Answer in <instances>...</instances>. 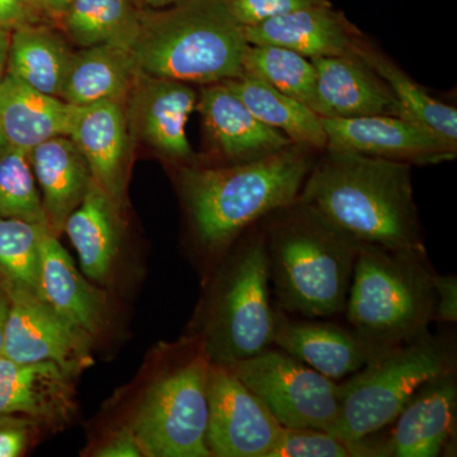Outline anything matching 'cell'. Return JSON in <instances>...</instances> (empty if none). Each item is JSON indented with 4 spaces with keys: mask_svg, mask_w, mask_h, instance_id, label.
Here are the masks:
<instances>
[{
    "mask_svg": "<svg viewBox=\"0 0 457 457\" xmlns=\"http://www.w3.org/2000/svg\"><path fill=\"white\" fill-rule=\"evenodd\" d=\"M40 251L38 296L92 338L101 335L110 320L106 294L84 278L47 224L42 225Z\"/></svg>",
    "mask_w": 457,
    "mask_h": 457,
    "instance_id": "ffe728a7",
    "label": "cell"
},
{
    "mask_svg": "<svg viewBox=\"0 0 457 457\" xmlns=\"http://www.w3.org/2000/svg\"><path fill=\"white\" fill-rule=\"evenodd\" d=\"M129 117L122 102L77 107L71 137L89 165L92 179L121 204L129 165Z\"/></svg>",
    "mask_w": 457,
    "mask_h": 457,
    "instance_id": "d6986e66",
    "label": "cell"
},
{
    "mask_svg": "<svg viewBox=\"0 0 457 457\" xmlns=\"http://www.w3.org/2000/svg\"><path fill=\"white\" fill-rule=\"evenodd\" d=\"M29 159L41 195L45 220L59 237L93 179L89 165L69 137H56L33 147Z\"/></svg>",
    "mask_w": 457,
    "mask_h": 457,
    "instance_id": "603a6c76",
    "label": "cell"
},
{
    "mask_svg": "<svg viewBox=\"0 0 457 457\" xmlns=\"http://www.w3.org/2000/svg\"><path fill=\"white\" fill-rule=\"evenodd\" d=\"M93 456L97 457H143V447L137 441L130 425L116 429L98 445L93 451Z\"/></svg>",
    "mask_w": 457,
    "mask_h": 457,
    "instance_id": "d590c367",
    "label": "cell"
},
{
    "mask_svg": "<svg viewBox=\"0 0 457 457\" xmlns=\"http://www.w3.org/2000/svg\"><path fill=\"white\" fill-rule=\"evenodd\" d=\"M317 71V113L330 119L404 117L386 83L354 53L311 59Z\"/></svg>",
    "mask_w": 457,
    "mask_h": 457,
    "instance_id": "2e32d148",
    "label": "cell"
},
{
    "mask_svg": "<svg viewBox=\"0 0 457 457\" xmlns=\"http://www.w3.org/2000/svg\"><path fill=\"white\" fill-rule=\"evenodd\" d=\"M209 356L197 338L147 386L130 425L147 457H212L206 444Z\"/></svg>",
    "mask_w": 457,
    "mask_h": 457,
    "instance_id": "ba28073f",
    "label": "cell"
},
{
    "mask_svg": "<svg viewBox=\"0 0 457 457\" xmlns=\"http://www.w3.org/2000/svg\"><path fill=\"white\" fill-rule=\"evenodd\" d=\"M285 428L337 432L339 383L279 348H267L228 366Z\"/></svg>",
    "mask_w": 457,
    "mask_h": 457,
    "instance_id": "9c48e42d",
    "label": "cell"
},
{
    "mask_svg": "<svg viewBox=\"0 0 457 457\" xmlns=\"http://www.w3.org/2000/svg\"><path fill=\"white\" fill-rule=\"evenodd\" d=\"M196 108L215 149L230 164L255 161L293 144L260 121L225 83L203 86Z\"/></svg>",
    "mask_w": 457,
    "mask_h": 457,
    "instance_id": "ac0fdd59",
    "label": "cell"
},
{
    "mask_svg": "<svg viewBox=\"0 0 457 457\" xmlns=\"http://www.w3.org/2000/svg\"><path fill=\"white\" fill-rule=\"evenodd\" d=\"M329 3V0H228L234 16L245 27L258 25L299 9Z\"/></svg>",
    "mask_w": 457,
    "mask_h": 457,
    "instance_id": "836d02e7",
    "label": "cell"
},
{
    "mask_svg": "<svg viewBox=\"0 0 457 457\" xmlns=\"http://www.w3.org/2000/svg\"><path fill=\"white\" fill-rule=\"evenodd\" d=\"M436 273L426 249L360 245L345 312L372 359L431 332Z\"/></svg>",
    "mask_w": 457,
    "mask_h": 457,
    "instance_id": "5b68a950",
    "label": "cell"
},
{
    "mask_svg": "<svg viewBox=\"0 0 457 457\" xmlns=\"http://www.w3.org/2000/svg\"><path fill=\"white\" fill-rule=\"evenodd\" d=\"M248 46L228 0H183L141 11L130 51L140 74L207 86L245 75Z\"/></svg>",
    "mask_w": 457,
    "mask_h": 457,
    "instance_id": "277c9868",
    "label": "cell"
},
{
    "mask_svg": "<svg viewBox=\"0 0 457 457\" xmlns=\"http://www.w3.org/2000/svg\"><path fill=\"white\" fill-rule=\"evenodd\" d=\"M257 225L276 308L311 319L345 312L359 243L299 198Z\"/></svg>",
    "mask_w": 457,
    "mask_h": 457,
    "instance_id": "3957f363",
    "label": "cell"
},
{
    "mask_svg": "<svg viewBox=\"0 0 457 457\" xmlns=\"http://www.w3.org/2000/svg\"><path fill=\"white\" fill-rule=\"evenodd\" d=\"M129 98V125L141 139L167 158L191 161L186 126L198 98L192 84L140 74Z\"/></svg>",
    "mask_w": 457,
    "mask_h": 457,
    "instance_id": "5bb4252c",
    "label": "cell"
},
{
    "mask_svg": "<svg viewBox=\"0 0 457 457\" xmlns=\"http://www.w3.org/2000/svg\"><path fill=\"white\" fill-rule=\"evenodd\" d=\"M73 54L68 41L50 27L25 23L12 29L7 74L60 98Z\"/></svg>",
    "mask_w": 457,
    "mask_h": 457,
    "instance_id": "484cf974",
    "label": "cell"
},
{
    "mask_svg": "<svg viewBox=\"0 0 457 457\" xmlns=\"http://www.w3.org/2000/svg\"><path fill=\"white\" fill-rule=\"evenodd\" d=\"M245 75L270 84L317 112V71L309 57L273 45H249Z\"/></svg>",
    "mask_w": 457,
    "mask_h": 457,
    "instance_id": "f546056e",
    "label": "cell"
},
{
    "mask_svg": "<svg viewBox=\"0 0 457 457\" xmlns=\"http://www.w3.org/2000/svg\"><path fill=\"white\" fill-rule=\"evenodd\" d=\"M197 318L196 337L210 361L228 366L273 345L278 308L258 225L245 231L215 264Z\"/></svg>",
    "mask_w": 457,
    "mask_h": 457,
    "instance_id": "8992f818",
    "label": "cell"
},
{
    "mask_svg": "<svg viewBox=\"0 0 457 457\" xmlns=\"http://www.w3.org/2000/svg\"><path fill=\"white\" fill-rule=\"evenodd\" d=\"M457 371L455 337L427 333L370 360L339 381L341 416L336 435L359 441L385 431L420 385Z\"/></svg>",
    "mask_w": 457,
    "mask_h": 457,
    "instance_id": "52a82bcc",
    "label": "cell"
},
{
    "mask_svg": "<svg viewBox=\"0 0 457 457\" xmlns=\"http://www.w3.org/2000/svg\"><path fill=\"white\" fill-rule=\"evenodd\" d=\"M387 435L353 441L320 429L282 427L270 457H389Z\"/></svg>",
    "mask_w": 457,
    "mask_h": 457,
    "instance_id": "d6a6232c",
    "label": "cell"
},
{
    "mask_svg": "<svg viewBox=\"0 0 457 457\" xmlns=\"http://www.w3.org/2000/svg\"><path fill=\"white\" fill-rule=\"evenodd\" d=\"M9 312V297L7 290L0 284V354H2L3 338H4L5 323Z\"/></svg>",
    "mask_w": 457,
    "mask_h": 457,
    "instance_id": "60d3db41",
    "label": "cell"
},
{
    "mask_svg": "<svg viewBox=\"0 0 457 457\" xmlns=\"http://www.w3.org/2000/svg\"><path fill=\"white\" fill-rule=\"evenodd\" d=\"M435 321L456 324L457 321V278L455 275L441 276L436 273Z\"/></svg>",
    "mask_w": 457,
    "mask_h": 457,
    "instance_id": "8d00e7d4",
    "label": "cell"
},
{
    "mask_svg": "<svg viewBox=\"0 0 457 457\" xmlns=\"http://www.w3.org/2000/svg\"><path fill=\"white\" fill-rule=\"evenodd\" d=\"M353 53L374 69L386 83L404 112L405 119L417 122L427 130L457 146V111L431 95L389 57L378 53L362 41L357 42Z\"/></svg>",
    "mask_w": 457,
    "mask_h": 457,
    "instance_id": "83f0119b",
    "label": "cell"
},
{
    "mask_svg": "<svg viewBox=\"0 0 457 457\" xmlns=\"http://www.w3.org/2000/svg\"><path fill=\"white\" fill-rule=\"evenodd\" d=\"M140 14L134 0H74L60 21L68 40L80 49L98 45L130 49Z\"/></svg>",
    "mask_w": 457,
    "mask_h": 457,
    "instance_id": "f1b7e54d",
    "label": "cell"
},
{
    "mask_svg": "<svg viewBox=\"0 0 457 457\" xmlns=\"http://www.w3.org/2000/svg\"><path fill=\"white\" fill-rule=\"evenodd\" d=\"M33 5L36 0H0V26L13 29L32 23Z\"/></svg>",
    "mask_w": 457,
    "mask_h": 457,
    "instance_id": "74e56055",
    "label": "cell"
},
{
    "mask_svg": "<svg viewBox=\"0 0 457 457\" xmlns=\"http://www.w3.org/2000/svg\"><path fill=\"white\" fill-rule=\"evenodd\" d=\"M183 0H134L135 4L141 11H155V9H163L177 4Z\"/></svg>",
    "mask_w": 457,
    "mask_h": 457,
    "instance_id": "b9f144b4",
    "label": "cell"
},
{
    "mask_svg": "<svg viewBox=\"0 0 457 457\" xmlns=\"http://www.w3.org/2000/svg\"><path fill=\"white\" fill-rule=\"evenodd\" d=\"M12 29L0 26V80L7 74L9 49H11Z\"/></svg>",
    "mask_w": 457,
    "mask_h": 457,
    "instance_id": "ab89813d",
    "label": "cell"
},
{
    "mask_svg": "<svg viewBox=\"0 0 457 457\" xmlns=\"http://www.w3.org/2000/svg\"><path fill=\"white\" fill-rule=\"evenodd\" d=\"M326 150L303 182L302 203L360 245L426 249L414 203L413 165Z\"/></svg>",
    "mask_w": 457,
    "mask_h": 457,
    "instance_id": "7a4b0ae2",
    "label": "cell"
},
{
    "mask_svg": "<svg viewBox=\"0 0 457 457\" xmlns=\"http://www.w3.org/2000/svg\"><path fill=\"white\" fill-rule=\"evenodd\" d=\"M7 140H5L4 135H3L2 129H0V150L3 149L5 145H7Z\"/></svg>",
    "mask_w": 457,
    "mask_h": 457,
    "instance_id": "7bdbcfd3",
    "label": "cell"
},
{
    "mask_svg": "<svg viewBox=\"0 0 457 457\" xmlns=\"http://www.w3.org/2000/svg\"><path fill=\"white\" fill-rule=\"evenodd\" d=\"M392 426L389 457L455 456L457 371L420 385Z\"/></svg>",
    "mask_w": 457,
    "mask_h": 457,
    "instance_id": "4fadbf2b",
    "label": "cell"
},
{
    "mask_svg": "<svg viewBox=\"0 0 457 457\" xmlns=\"http://www.w3.org/2000/svg\"><path fill=\"white\" fill-rule=\"evenodd\" d=\"M273 345L337 383L356 374L372 359L350 327L295 317L278 308Z\"/></svg>",
    "mask_w": 457,
    "mask_h": 457,
    "instance_id": "e0dca14e",
    "label": "cell"
},
{
    "mask_svg": "<svg viewBox=\"0 0 457 457\" xmlns=\"http://www.w3.org/2000/svg\"><path fill=\"white\" fill-rule=\"evenodd\" d=\"M77 106L45 95L11 74L0 80V129L9 145L31 152L56 137H69Z\"/></svg>",
    "mask_w": 457,
    "mask_h": 457,
    "instance_id": "7402d4cb",
    "label": "cell"
},
{
    "mask_svg": "<svg viewBox=\"0 0 457 457\" xmlns=\"http://www.w3.org/2000/svg\"><path fill=\"white\" fill-rule=\"evenodd\" d=\"M120 204L95 179L64 225L79 257L80 269L93 281H106L121 248Z\"/></svg>",
    "mask_w": 457,
    "mask_h": 457,
    "instance_id": "cb8c5ba5",
    "label": "cell"
},
{
    "mask_svg": "<svg viewBox=\"0 0 457 457\" xmlns=\"http://www.w3.org/2000/svg\"><path fill=\"white\" fill-rule=\"evenodd\" d=\"M206 444L215 457H270L282 426L227 366L210 363Z\"/></svg>",
    "mask_w": 457,
    "mask_h": 457,
    "instance_id": "8fae6325",
    "label": "cell"
},
{
    "mask_svg": "<svg viewBox=\"0 0 457 457\" xmlns=\"http://www.w3.org/2000/svg\"><path fill=\"white\" fill-rule=\"evenodd\" d=\"M224 83L260 121L284 134L293 144L326 149L323 119L311 107L249 75Z\"/></svg>",
    "mask_w": 457,
    "mask_h": 457,
    "instance_id": "4316f807",
    "label": "cell"
},
{
    "mask_svg": "<svg viewBox=\"0 0 457 457\" xmlns=\"http://www.w3.org/2000/svg\"><path fill=\"white\" fill-rule=\"evenodd\" d=\"M0 219L46 222L29 152L9 144L0 150Z\"/></svg>",
    "mask_w": 457,
    "mask_h": 457,
    "instance_id": "1f68e13d",
    "label": "cell"
},
{
    "mask_svg": "<svg viewBox=\"0 0 457 457\" xmlns=\"http://www.w3.org/2000/svg\"><path fill=\"white\" fill-rule=\"evenodd\" d=\"M314 152L291 144L255 161L183 168L180 192L195 248L206 266L215 267L245 231L299 198Z\"/></svg>",
    "mask_w": 457,
    "mask_h": 457,
    "instance_id": "6da1fadb",
    "label": "cell"
},
{
    "mask_svg": "<svg viewBox=\"0 0 457 457\" xmlns=\"http://www.w3.org/2000/svg\"><path fill=\"white\" fill-rule=\"evenodd\" d=\"M4 288L9 312L3 356L17 362L53 361L75 376L92 365L95 338L62 317L37 294L23 288Z\"/></svg>",
    "mask_w": 457,
    "mask_h": 457,
    "instance_id": "30bf717a",
    "label": "cell"
},
{
    "mask_svg": "<svg viewBox=\"0 0 457 457\" xmlns=\"http://www.w3.org/2000/svg\"><path fill=\"white\" fill-rule=\"evenodd\" d=\"M75 375L53 361L17 362L0 354V414L40 425L68 422L75 413Z\"/></svg>",
    "mask_w": 457,
    "mask_h": 457,
    "instance_id": "9a60e30c",
    "label": "cell"
},
{
    "mask_svg": "<svg viewBox=\"0 0 457 457\" xmlns=\"http://www.w3.org/2000/svg\"><path fill=\"white\" fill-rule=\"evenodd\" d=\"M40 423L16 414H0V457L25 455L40 432Z\"/></svg>",
    "mask_w": 457,
    "mask_h": 457,
    "instance_id": "e575fe53",
    "label": "cell"
},
{
    "mask_svg": "<svg viewBox=\"0 0 457 457\" xmlns=\"http://www.w3.org/2000/svg\"><path fill=\"white\" fill-rule=\"evenodd\" d=\"M74 0H36L38 7L49 16L62 20Z\"/></svg>",
    "mask_w": 457,
    "mask_h": 457,
    "instance_id": "f35d334b",
    "label": "cell"
},
{
    "mask_svg": "<svg viewBox=\"0 0 457 457\" xmlns=\"http://www.w3.org/2000/svg\"><path fill=\"white\" fill-rule=\"evenodd\" d=\"M139 77V69L128 47H84L71 57L60 98L77 107L104 101L123 104Z\"/></svg>",
    "mask_w": 457,
    "mask_h": 457,
    "instance_id": "d4e9b609",
    "label": "cell"
},
{
    "mask_svg": "<svg viewBox=\"0 0 457 457\" xmlns=\"http://www.w3.org/2000/svg\"><path fill=\"white\" fill-rule=\"evenodd\" d=\"M328 150L360 153L411 165H435L453 161L457 146L404 117H321Z\"/></svg>",
    "mask_w": 457,
    "mask_h": 457,
    "instance_id": "7c38bea8",
    "label": "cell"
},
{
    "mask_svg": "<svg viewBox=\"0 0 457 457\" xmlns=\"http://www.w3.org/2000/svg\"><path fill=\"white\" fill-rule=\"evenodd\" d=\"M22 219H0V284L38 293L42 225Z\"/></svg>",
    "mask_w": 457,
    "mask_h": 457,
    "instance_id": "4dcf8cb0",
    "label": "cell"
},
{
    "mask_svg": "<svg viewBox=\"0 0 457 457\" xmlns=\"http://www.w3.org/2000/svg\"><path fill=\"white\" fill-rule=\"evenodd\" d=\"M245 36L249 45L285 47L309 59L353 53L361 40V33L330 3L245 27Z\"/></svg>",
    "mask_w": 457,
    "mask_h": 457,
    "instance_id": "44dd1931",
    "label": "cell"
}]
</instances>
